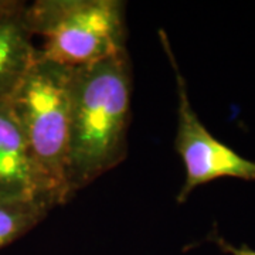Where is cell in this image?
Returning <instances> with one entry per match:
<instances>
[{
    "mask_svg": "<svg viewBox=\"0 0 255 255\" xmlns=\"http://www.w3.org/2000/svg\"><path fill=\"white\" fill-rule=\"evenodd\" d=\"M130 95L128 51L73 68L67 146V184L71 199L125 160Z\"/></svg>",
    "mask_w": 255,
    "mask_h": 255,
    "instance_id": "6da1fadb",
    "label": "cell"
},
{
    "mask_svg": "<svg viewBox=\"0 0 255 255\" xmlns=\"http://www.w3.org/2000/svg\"><path fill=\"white\" fill-rule=\"evenodd\" d=\"M71 75L73 68L37 53L9 98L43 194L54 207L71 200L67 184Z\"/></svg>",
    "mask_w": 255,
    "mask_h": 255,
    "instance_id": "7a4b0ae2",
    "label": "cell"
},
{
    "mask_svg": "<svg viewBox=\"0 0 255 255\" xmlns=\"http://www.w3.org/2000/svg\"><path fill=\"white\" fill-rule=\"evenodd\" d=\"M43 38L40 57L70 68L127 53V4L121 0H37L23 13Z\"/></svg>",
    "mask_w": 255,
    "mask_h": 255,
    "instance_id": "3957f363",
    "label": "cell"
},
{
    "mask_svg": "<svg viewBox=\"0 0 255 255\" xmlns=\"http://www.w3.org/2000/svg\"><path fill=\"white\" fill-rule=\"evenodd\" d=\"M159 40L172 65L177 88V130L174 149L184 167V183L177 194V201L184 203L193 191L203 184L219 179H240L255 182V162L247 159L214 136L191 107L187 82L183 77L163 28Z\"/></svg>",
    "mask_w": 255,
    "mask_h": 255,
    "instance_id": "277c9868",
    "label": "cell"
},
{
    "mask_svg": "<svg viewBox=\"0 0 255 255\" xmlns=\"http://www.w3.org/2000/svg\"><path fill=\"white\" fill-rule=\"evenodd\" d=\"M30 199L47 200L9 100H0V200Z\"/></svg>",
    "mask_w": 255,
    "mask_h": 255,
    "instance_id": "5b68a950",
    "label": "cell"
},
{
    "mask_svg": "<svg viewBox=\"0 0 255 255\" xmlns=\"http://www.w3.org/2000/svg\"><path fill=\"white\" fill-rule=\"evenodd\" d=\"M23 13L0 17V100H9L37 55Z\"/></svg>",
    "mask_w": 255,
    "mask_h": 255,
    "instance_id": "8992f818",
    "label": "cell"
},
{
    "mask_svg": "<svg viewBox=\"0 0 255 255\" xmlns=\"http://www.w3.org/2000/svg\"><path fill=\"white\" fill-rule=\"evenodd\" d=\"M51 209L53 206L44 199L0 200V248L36 227Z\"/></svg>",
    "mask_w": 255,
    "mask_h": 255,
    "instance_id": "52a82bcc",
    "label": "cell"
},
{
    "mask_svg": "<svg viewBox=\"0 0 255 255\" xmlns=\"http://www.w3.org/2000/svg\"><path fill=\"white\" fill-rule=\"evenodd\" d=\"M209 238L216 246L219 247L223 253H226L228 255H255V250H253L251 247H248L247 244H241V246L238 247L233 246L231 243H228L226 238L221 237L216 230L211 231Z\"/></svg>",
    "mask_w": 255,
    "mask_h": 255,
    "instance_id": "ba28073f",
    "label": "cell"
},
{
    "mask_svg": "<svg viewBox=\"0 0 255 255\" xmlns=\"http://www.w3.org/2000/svg\"><path fill=\"white\" fill-rule=\"evenodd\" d=\"M24 7H26L24 1H18V0H0V17L20 13V11L24 10Z\"/></svg>",
    "mask_w": 255,
    "mask_h": 255,
    "instance_id": "9c48e42d",
    "label": "cell"
}]
</instances>
